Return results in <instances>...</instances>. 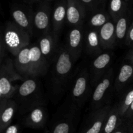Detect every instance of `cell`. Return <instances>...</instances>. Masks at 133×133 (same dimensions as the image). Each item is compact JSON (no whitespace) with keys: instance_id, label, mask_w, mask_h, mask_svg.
<instances>
[{"instance_id":"1","label":"cell","mask_w":133,"mask_h":133,"mask_svg":"<svg viewBox=\"0 0 133 133\" xmlns=\"http://www.w3.org/2000/svg\"><path fill=\"white\" fill-rule=\"evenodd\" d=\"M51 90L56 101H58L64 94L74 77L75 64L65 45H59L57 54L52 62Z\"/></svg>"},{"instance_id":"2","label":"cell","mask_w":133,"mask_h":133,"mask_svg":"<svg viewBox=\"0 0 133 133\" xmlns=\"http://www.w3.org/2000/svg\"><path fill=\"white\" fill-rule=\"evenodd\" d=\"M39 77L25 78L19 84L13 97L18 112L22 115L41 105H45Z\"/></svg>"},{"instance_id":"3","label":"cell","mask_w":133,"mask_h":133,"mask_svg":"<svg viewBox=\"0 0 133 133\" xmlns=\"http://www.w3.org/2000/svg\"><path fill=\"white\" fill-rule=\"evenodd\" d=\"M92 90L89 70L80 69L73 77L68 101L81 110L92 93Z\"/></svg>"},{"instance_id":"4","label":"cell","mask_w":133,"mask_h":133,"mask_svg":"<svg viewBox=\"0 0 133 133\" xmlns=\"http://www.w3.org/2000/svg\"><path fill=\"white\" fill-rule=\"evenodd\" d=\"M25 79L16 70L14 61L9 57L5 58L0 66V103L12 99L19 86L14 85L13 83Z\"/></svg>"},{"instance_id":"5","label":"cell","mask_w":133,"mask_h":133,"mask_svg":"<svg viewBox=\"0 0 133 133\" xmlns=\"http://www.w3.org/2000/svg\"><path fill=\"white\" fill-rule=\"evenodd\" d=\"M7 51L14 57L25 47L31 44V36L28 32L19 27L12 21L6 22L1 31Z\"/></svg>"},{"instance_id":"6","label":"cell","mask_w":133,"mask_h":133,"mask_svg":"<svg viewBox=\"0 0 133 133\" xmlns=\"http://www.w3.org/2000/svg\"><path fill=\"white\" fill-rule=\"evenodd\" d=\"M114 70L110 68L94 88L90 100L91 111L107 105V99L114 86Z\"/></svg>"},{"instance_id":"7","label":"cell","mask_w":133,"mask_h":133,"mask_svg":"<svg viewBox=\"0 0 133 133\" xmlns=\"http://www.w3.org/2000/svg\"><path fill=\"white\" fill-rule=\"evenodd\" d=\"M64 103L51 133H73L75 125L79 121L81 110L68 101Z\"/></svg>"},{"instance_id":"8","label":"cell","mask_w":133,"mask_h":133,"mask_svg":"<svg viewBox=\"0 0 133 133\" xmlns=\"http://www.w3.org/2000/svg\"><path fill=\"white\" fill-rule=\"evenodd\" d=\"M52 9L49 2L42 1L34 12V34L40 37L51 31Z\"/></svg>"},{"instance_id":"9","label":"cell","mask_w":133,"mask_h":133,"mask_svg":"<svg viewBox=\"0 0 133 133\" xmlns=\"http://www.w3.org/2000/svg\"><path fill=\"white\" fill-rule=\"evenodd\" d=\"M113 55L114 54L112 51H104L92 60L89 70L90 84L92 88H94L100 79L110 68Z\"/></svg>"},{"instance_id":"10","label":"cell","mask_w":133,"mask_h":133,"mask_svg":"<svg viewBox=\"0 0 133 133\" xmlns=\"http://www.w3.org/2000/svg\"><path fill=\"white\" fill-rule=\"evenodd\" d=\"M110 104L92 110L87 118L81 133H101L111 108Z\"/></svg>"},{"instance_id":"11","label":"cell","mask_w":133,"mask_h":133,"mask_svg":"<svg viewBox=\"0 0 133 133\" xmlns=\"http://www.w3.org/2000/svg\"><path fill=\"white\" fill-rule=\"evenodd\" d=\"M12 22L28 32L31 37L34 35V12L32 9L23 5H16L10 10Z\"/></svg>"},{"instance_id":"12","label":"cell","mask_w":133,"mask_h":133,"mask_svg":"<svg viewBox=\"0 0 133 133\" xmlns=\"http://www.w3.org/2000/svg\"><path fill=\"white\" fill-rule=\"evenodd\" d=\"M84 32L85 29L83 26L71 28L68 35L65 45L75 63L80 58L84 49Z\"/></svg>"},{"instance_id":"13","label":"cell","mask_w":133,"mask_h":133,"mask_svg":"<svg viewBox=\"0 0 133 133\" xmlns=\"http://www.w3.org/2000/svg\"><path fill=\"white\" fill-rule=\"evenodd\" d=\"M87 12L79 0H67L66 23L71 28L83 27Z\"/></svg>"},{"instance_id":"14","label":"cell","mask_w":133,"mask_h":133,"mask_svg":"<svg viewBox=\"0 0 133 133\" xmlns=\"http://www.w3.org/2000/svg\"><path fill=\"white\" fill-rule=\"evenodd\" d=\"M48 119V109L45 105H41L29 112L23 118V123L25 127L34 129L45 127Z\"/></svg>"},{"instance_id":"15","label":"cell","mask_w":133,"mask_h":133,"mask_svg":"<svg viewBox=\"0 0 133 133\" xmlns=\"http://www.w3.org/2000/svg\"><path fill=\"white\" fill-rule=\"evenodd\" d=\"M67 0H59L52 10L51 31L58 41L62 29L66 22Z\"/></svg>"},{"instance_id":"16","label":"cell","mask_w":133,"mask_h":133,"mask_svg":"<svg viewBox=\"0 0 133 133\" xmlns=\"http://www.w3.org/2000/svg\"><path fill=\"white\" fill-rule=\"evenodd\" d=\"M38 45L48 63L50 64L54 60L59 47L58 41L55 38L53 32L44 34L38 37L37 42Z\"/></svg>"},{"instance_id":"17","label":"cell","mask_w":133,"mask_h":133,"mask_svg":"<svg viewBox=\"0 0 133 133\" xmlns=\"http://www.w3.org/2000/svg\"><path fill=\"white\" fill-rule=\"evenodd\" d=\"M13 61L16 70L19 75L24 78L35 77L30 57V45L22 49Z\"/></svg>"},{"instance_id":"18","label":"cell","mask_w":133,"mask_h":133,"mask_svg":"<svg viewBox=\"0 0 133 133\" xmlns=\"http://www.w3.org/2000/svg\"><path fill=\"white\" fill-rule=\"evenodd\" d=\"M30 57L35 77L45 75L48 72L49 64L42 54L36 42L30 44Z\"/></svg>"},{"instance_id":"19","label":"cell","mask_w":133,"mask_h":133,"mask_svg":"<svg viewBox=\"0 0 133 133\" xmlns=\"http://www.w3.org/2000/svg\"><path fill=\"white\" fill-rule=\"evenodd\" d=\"M84 49L86 53L95 58L104 51L97 30L87 28L84 32Z\"/></svg>"},{"instance_id":"20","label":"cell","mask_w":133,"mask_h":133,"mask_svg":"<svg viewBox=\"0 0 133 133\" xmlns=\"http://www.w3.org/2000/svg\"><path fill=\"white\" fill-rule=\"evenodd\" d=\"M99 36L104 51H111L116 44L115 22L109 20L99 29Z\"/></svg>"},{"instance_id":"21","label":"cell","mask_w":133,"mask_h":133,"mask_svg":"<svg viewBox=\"0 0 133 133\" xmlns=\"http://www.w3.org/2000/svg\"><path fill=\"white\" fill-rule=\"evenodd\" d=\"M17 111L18 107L13 99L0 103V132L3 133L5 129L10 125Z\"/></svg>"},{"instance_id":"22","label":"cell","mask_w":133,"mask_h":133,"mask_svg":"<svg viewBox=\"0 0 133 133\" xmlns=\"http://www.w3.org/2000/svg\"><path fill=\"white\" fill-rule=\"evenodd\" d=\"M133 78V64L131 62L123 64L114 81V88L119 94L124 90Z\"/></svg>"},{"instance_id":"23","label":"cell","mask_w":133,"mask_h":133,"mask_svg":"<svg viewBox=\"0 0 133 133\" xmlns=\"http://www.w3.org/2000/svg\"><path fill=\"white\" fill-rule=\"evenodd\" d=\"M123 123L118 103L111 107L101 133H114Z\"/></svg>"},{"instance_id":"24","label":"cell","mask_w":133,"mask_h":133,"mask_svg":"<svg viewBox=\"0 0 133 133\" xmlns=\"http://www.w3.org/2000/svg\"><path fill=\"white\" fill-rule=\"evenodd\" d=\"M131 23L132 22H131V16L129 10L115 22L116 43L118 44L125 43L127 32Z\"/></svg>"},{"instance_id":"25","label":"cell","mask_w":133,"mask_h":133,"mask_svg":"<svg viewBox=\"0 0 133 133\" xmlns=\"http://www.w3.org/2000/svg\"><path fill=\"white\" fill-rule=\"evenodd\" d=\"M111 19L109 14L103 10H99L92 12L87 20V28L99 31L100 28Z\"/></svg>"},{"instance_id":"26","label":"cell","mask_w":133,"mask_h":133,"mask_svg":"<svg viewBox=\"0 0 133 133\" xmlns=\"http://www.w3.org/2000/svg\"><path fill=\"white\" fill-rule=\"evenodd\" d=\"M128 11L127 1L125 0H110L109 5V15L116 22L119 17Z\"/></svg>"},{"instance_id":"27","label":"cell","mask_w":133,"mask_h":133,"mask_svg":"<svg viewBox=\"0 0 133 133\" xmlns=\"http://www.w3.org/2000/svg\"><path fill=\"white\" fill-rule=\"evenodd\" d=\"M133 102V88H130L125 93L123 94L120 101L118 103L119 109L122 118L125 114L129 107Z\"/></svg>"},{"instance_id":"28","label":"cell","mask_w":133,"mask_h":133,"mask_svg":"<svg viewBox=\"0 0 133 133\" xmlns=\"http://www.w3.org/2000/svg\"><path fill=\"white\" fill-rule=\"evenodd\" d=\"M87 12H94L103 10L102 6L105 5L106 0H79Z\"/></svg>"},{"instance_id":"29","label":"cell","mask_w":133,"mask_h":133,"mask_svg":"<svg viewBox=\"0 0 133 133\" xmlns=\"http://www.w3.org/2000/svg\"><path fill=\"white\" fill-rule=\"evenodd\" d=\"M133 132V124L123 122L114 133H131Z\"/></svg>"},{"instance_id":"30","label":"cell","mask_w":133,"mask_h":133,"mask_svg":"<svg viewBox=\"0 0 133 133\" xmlns=\"http://www.w3.org/2000/svg\"><path fill=\"white\" fill-rule=\"evenodd\" d=\"M6 51H7V49L5 44V41H4L3 36L1 32V36H0V63L1 64L5 58V54Z\"/></svg>"},{"instance_id":"31","label":"cell","mask_w":133,"mask_h":133,"mask_svg":"<svg viewBox=\"0 0 133 133\" xmlns=\"http://www.w3.org/2000/svg\"><path fill=\"white\" fill-rule=\"evenodd\" d=\"M125 44L127 46L131 47V48L133 47V20L132 21L131 25H130L129 29Z\"/></svg>"},{"instance_id":"32","label":"cell","mask_w":133,"mask_h":133,"mask_svg":"<svg viewBox=\"0 0 133 133\" xmlns=\"http://www.w3.org/2000/svg\"><path fill=\"white\" fill-rule=\"evenodd\" d=\"M123 121L133 124V102L123 117Z\"/></svg>"},{"instance_id":"33","label":"cell","mask_w":133,"mask_h":133,"mask_svg":"<svg viewBox=\"0 0 133 133\" xmlns=\"http://www.w3.org/2000/svg\"><path fill=\"white\" fill-rule=\"evenodd\" d=\"M3 133H19V127L17 125H10L5 129Z\"/></svg>"},{"instance_id":"34","label":"cell","mask_w":133,"mask_h":133,"mask_svg":"<svg viewBox=\"0 0 133 133\" xmlns=\"http://www.w3.org/2000/svg\"><path fill=\"white\" fill-rule=\"evenodd\" d=\"M127 58L129 60V62L133 64V47H132L131 49L129 51L127 55Z\"/></svg>"},{"instance_id":"35","label":"cell","mask_w":133,"mask_h":133,"mask_svg":"<svg viewBox=\"0 0 133 133\" xmlns=\"http://www.w3.org/2000/svg\"><path fill=\"white\" fill-rule=\"evenodd\" d=\"M26 2H28V3H35V2H38L40 0H25Z\"/></svg>"},{"instance_id":"36","label":"cell","mask_w":133,"mask_h":133,"mask_svg":"<svg viewBox=\"0 0 133 133\" xmlns=\"http://www.w3.org/2000/svg\"><path fill=\"white\" fill-rule=\"evenodd\" d=\"M43 1H46V2L50 3V1H52V0H43Z\"/></svg>"},{"instance_id":"37","label":"cell","mask_w":133,"mask_h":133,"mask_svg":"<svg viewBox=\"0 0 133 133\" xmlns=\"http://www.w3.org/2000/svg\"><path fill=\"white\" fill-rule=\"evenodd\" d=\"M125 1H128L129 0H125Z\"/></svg>"},{"instance_id":"38","label":"cell","mask_w":133,"mask_h":133,"mask_svg":"<svg viewBox=\"0 0 133 133\" xmlns=\"http://www.w3.org/2000/svg\"><path fill=\"white\" fill-rule=\"evenodd\" d=\"M46 133H51V132H46Z\"/></svg>"},{"instance_id":"39","label":"cell","mask_w":133,"mask_h":133,"mask_svg":"<svg viewBox=\"0 0 133 133\" xmlns=\"http://www.w3.org/2000/svg\"><path fill=\"white\" fill-rule=\"evenodd\" d=\"M131 133H133V132H131Z\"/></svg>"}]
</instances>
